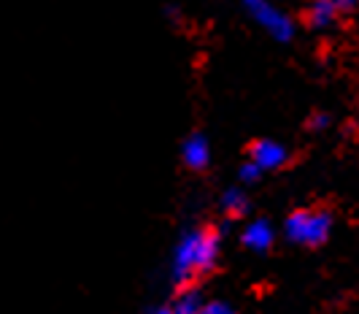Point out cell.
Returning a JSON list of instances; mask_svg holds the SVG:
<instances>
[{
	"instance_id": "6da1fadb",
	"label": "cell",
	"mask_w": 359,
	"mask_h": 314,
	"mask_svg": "<svg viewBox=\"0 0 359 314\" xmlns=\"http://www.w3.org/2000/svg\"><path fill=\"white\" fill-rule=\"evenodd\" d=\"M219 258V233L208 228L187 230L173 249V279L179 284H189L195 277L214 268Z\"/></svg>"
},
{
	"instance_id": "7a4b0ae2",
	"label": "cell",
	"mask_w": 359,
	"mask_h": 314,
	"mask_svg": "<svg viewBox=\"0 0 359 314\" xmlns=\"http://www.w3.org/2000/svg\"><path fill=\"white\" fill-rule=\"evenodd\" d=\"M330 230H332V217L319 209H300V211L289 214L284 222L287 239L300 247H319L327 241Z\"/></svg>"
},
{
	"instance_id": "3957f363",
	"label": "cell",
	"mask_w": 359,
	"mask_h": 314,
	"mask_svg": "<svg viewBox=\"0 0 359 314\" xmlns=\"http://www.w3.org/2000/svg\"><path fill=\"white\" fill-rule=\"evenodd\" d=\"M243 11L249 14L254 25H259L270 38L287 44L294 36V22L284 8H278L273 0H241Z\"/></svg>"
},
{
	"instance_id": "277c9868",
	"label": "cell",
	"mask_w": 359,
	"mask_h": 314,
	"mask_svg": "<svg viewBox=\"0 0 359 314\" xmlns=\"http://www.w3.org/2000/svg\"><path fill=\"white\" fill-rule=\"evenodd\" d=\"M289 160V152L284 144L273 141V138H262L252 147V163L259 171H276Z\"/></svg>"
},
{
	"instance_id": "5b68a950",
	"label": "cell",
	"mask_w": 359,
	"mask_h": 314,
	"mask_svg": "<svg viewBox=\"0 0 359 314\" xmlns=\"http://www.w3.org/2000/svg\"><path fill=\"white\" fill-rule=\"evenodd\" d=\"M181 157H184V163L192 168V171L205 168L208 160H211V144H208V138L203 133H192L184 141V147H181Z\"/></svg>"
},
{
	"instance_id": "8992f818",
	"label": "cell",
	"mask_w": 359,
	"mask_h": 314,
	"mask_svg": "<svg viewBox=\"0 0 359 314\" xmlns=\"http://www.w3.org/2000/svg\"><path fill=\"white\" fill-rule=\"evenodd\" d=\"M243 244L254 249V252H265L273 247V239H276V233H273V225L268 220H252L246 228H243Z\"/></svg>"
},
{
	"instance_id": "52a82bcc",
	"label": "cell",
	"mask_w": 359,
	"mask_h": 314,
	"mask_svg": "<svg viewBox=\"0 0 359 314\" xmlns=\"http://www.w3.org/2000/svg\"><path fill=\"white\" fill-rule=\"evenodd\" d=\"M338 14H341V8L335 6V0H313L311 8H308V22L313 27L324 30V27H330L338 19Z\"/></svg>"
},
{
	"instance_id": "ba28073f",
	"label": "cell",
	"mask_w": 359,
	"mask_h": 314,
	"mask_svg": "<svg viewBox=\"0 0 359 314\" xmlns=\"http://www.w3.org/2000/svg\"><path fill=\"white\" fill-rule=\"evenodd\" d=\"M203 298H200L198 290H192V287H187V290H181L176 301H173V306H170V312L173 314H198L203 309Z\"/></svg>"
},
{
	"instance_id": "9c48e42d",
	"label": "cell",
	"mask_w": 359,
	"mask_h": 314,
	"mask_svg": "<svg viewBox=\"0 0 359 314\" xmlns=\"http://www.w3.org/2000/svg\"><path fill=\"white\" fill-rule=\"evenodd\" d=\"M222 209H224V214H230V217H241V214H246L249 201H246V195H243L241 190H227V192L222 195Z\"/></svg>"
},
{
	"instance_id": "30bf717a",
	"label": "cell",
	"mask_w": 359,
	"mask_h": 314,
	"mask_svg": "<svg viewBox=\"0 0 359 314\" xmlns=\"http://www.w3.org/2000/svg\"><path fill=\"white\" fill-rule=\"evenodd\" d=\"M198 314H235V309L224 301H208V303H203Z\"/></svg>"
},
{
	"instance_id": "8fae6325",
	"label": "cell",
	"mask_w": 359,
	"mask_h": 314,
	"mask_svg": "<svg viewBox=\"0 0 359 314\" xmlns=\"http://www.w3.org/2000/svg\"><path fill=\"white\" fill-rule=\"evenodd\" d=\"M259 174H262V171H259V168L254 166L252 160H249V163H246V166L241 168V182H246V185H252V182H257V179H259Z\"/></svg>"
},
{
	"instance_id": "7c38bea8",
	"label": "cell",
	"mask_w": 359,
	"mask_h": 314,
	"mask_svg": "<svg viewBox=\"0 0 359 314\" xmlns=\"http://www.w3.org/2000/svg\"><path fill=\"white\" fill-rule=\"evenodd\" d=\"M327 122H330V117H327V114H316V117L311 119V128H313V130H322L324 125H327Z\"/></svg>"
},
{
	"instance_id": "4fadbf2b",
	"label": "cell",
	"mask_w": 359,
	"mask_h": 314,
	"mask_svg": "<svg viewBox=\"0 0 359 314\" xmlns=\"http://www.w3.org/2000/svg\"><path fill=\"white\" fill-rule=\"evenodd\" d=\"M335 6H338L341 11H351V8L359 6V0H335Z\"/></svg>"
},
{
	"instance_id": "5bb4252c",
	"label": "cell",
	"mask_w": 359,
	"mask_h": 314,
	"mask_svg": "<svg viewBox=\"0 0 359 314\" xmlns=\"http://www.w3.org/2000/svg\"><path fill=\"white\" fill-rule=\"evenodd\" d=\"M146 314H173L170 309H151V312H146Z\"/></svg>"
}]
</instances>
